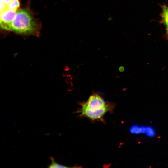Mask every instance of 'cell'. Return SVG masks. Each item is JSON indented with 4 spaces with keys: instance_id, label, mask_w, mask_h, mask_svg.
<instances>
[{
    "instance_id": "obj_1",
    "label": "cell",
    "mask_w": 168,
    "mask_h": 168,
    "mask_svg": "<svg viewBox=\"0 0 168 168\" xmlns=\"http://www.w3.org/2000/svg\"><path fill=\"white\" fill-rule=\"evenodd\" d=\"M40 27L31 12L27 8H22L17 11L10 31L20 35L39 36Z\"/></svg>"
},
{
    "instance_id": "obj_2",
    "label": "cell",
    "mask_w": 168,
    "mask_h": 168,
    "mask_svg": "<svg viewBox=\"0 0 168 168\" xmlns=\"http://www.w3.org/2000/svg\"><path fill=\"white\" fill-rule=\"evenodd\" d=\"M112 108V105L106 102L101 96L94 94L82 104L81 115L93 120L100 119Z\"/></svg>"
},
{
    "instance_id": "obj_3",
    "label": "cell",
    "mask_w": 168,
    "mask_h": 168,
    "mask_svg": "<svg viewBox=\"0 0 168 168\" xmlns=\"http://www.w3.org/2000/svg\"><path fill=\"white\" fill-rule=\"evenodd\" d=\"M16 12L8 9L0 12V26L2 29L10 31L11 25L15 18Z\"/></svg>"
},
{
    "instance_id": "obj_4",
    "label": "cell",
    "mask_w": 168,
    "mask_h": 168,
    "mask_svg": "<svg viewBox=\"0 0 168 168\" xmlns=\"http://www.w3.org/2000/svg\"><path fill=\"white\" fill-rule=\"evenodd\" d=\"M161 12L160 14V22L163 24L165 28L166 33L165 37L168 40V6L165 4L161 5Z\"/></svg>"
},
{
    "instance_id": "obj_5",
    "label": "cell",
    "mask_w": 168,
    "mask_h": 168,
    "mask_svg": "<svg viewBox=\"0 0 168 168\" xmlns=\"http://www.w3.org/2000/svg\"><path fill=\"white\" fill-rule=\"evenodd\" d=\"M20 6L19 0H13L6 6L3 10L8 9L17 11L19 10Z\"/></svg>"
},
{
    "instance_id": "obj_6",
    "label": "cell",
    "mask_w": 168,
    "mask_h": 168,
    "mask_svg": "<svg viewBox=\"0 0 168 168\" xmlns=\"http://www.w3.org/2000/svg\"><path fill=\"white\" fill-rule=\"evenodd\" d=\"M50 159L51 160V164L48 166V167L49 168H67L69 167L64 165H61L56 162L54 158L51 157Z\"/></svg>"
}]
</instances>
